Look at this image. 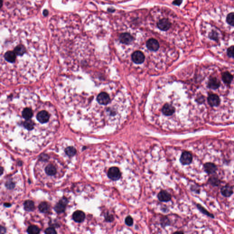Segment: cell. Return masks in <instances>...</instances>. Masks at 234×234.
<instances>
[{"label":"cell","mask_w":234,"mask_h":234,"mask_svg":"<svg viewBox=\"0 0 234 234\" xmlns=\"http://www.w3.org/2000/svg\"><path fill=\"white\" fill-rule=\"evenodd\" d=\"M0 115L1 133L11 139L43 141L51 138L59 126L55 107L25 88L1 97Z\"/></svg>","instance_id":"6da1fadb"},{"label":"cell","mask_w":234,"mask_h":234,"mask_svg":"<svg viewBox=\"0 0 234 234\" xmlns=\"http://www.w3.org/2000/svg\"><path fill=\"white\" fill-rule=\"evenodd\" d=\"M130 105L126 93L115 85L91 89L83 80L71 92L66 113L71 122L92 129L117 127L126 120Z\"/></svg>","instance_id":"7a4b0ae2"},{"label":"cell","mask_w":234,"mask_h":234,"mask_svg":"<svg viewBox=\"0 0 234 234\" xmlns=\"http://www.w3.org/2000/svg\"><path fill=\"white\" fill-rule=\"evenodd\" d=\"M0 75L5 85L24 84L36 81L49 62L45 41L27 35H11L2 39Z\"/></svg>","instance_id":"3957f363"},{"label":"cell","mask_w":234,"mask_h":234,"mask_svg":"<svg viewBox=\"0 0 234 234\" xmlns=\"http://www.w3.org/2000/svg\"><path fill=\"white\" fill-rule=\"evenodd\" d=\"M151 103V113L155 123L166 128H176L179 121L180 104L176 86H166L158 89Z\"/></svg>","instance_id":"277c9868"},{"label":"cell","mask_w":234,"mask_h":234,"mask_svg":"<svg viewBox=\"0 0 234 234\" xmlns=\"http://www.w3.org/2000/svg\"><path fill=\"white\" fill-rule=\"evenodd\" d=\"M130 59L134 64L138 66L144 64L146 60L145 55L140 50L134 51L131 55Z\"/></svg>","instance_id":"5b68a950"},{"label":"cell","mask_w":234,"mask_h":234,"mask_svg":"<svg viewBox=\"0 0 234 234\" xmlns=\"http://www.w3.org/2000/svg\"><path fill=\"white\" fill-rule=\"evenodd\" d=\"M107 176L110 179L115 182L120 179L122 175L120 169L117 167H112L108 170Z\"/></svg>","instance_id":"8992f818"},{"label":"cell","mask_w":234,"mask_h":234,"mask_svg":"<svg viewBox=\"0 0 234 234\" xmlns=\"http://www.w3.org/2000/svg\"><path fill=\"white\" fill-rule=\"evenodd\" d=\"M58 171L57 166L51 163L47 164L44 168V173L49 177H54L56 176L58 173Z\"/></svg>","instance_id":"52a82bcc"},{"label":"cell","mask_w":234,"mask_h":234,"mask_svg":"<svg viewBox=\"0 0 234 234\" xmlns=\"http://www.w3.org/2000/svg\"><path fill=\"white\" fill-rule=\"evenodd\" d=\"M146 45L148 50L151 52H156L160 48V44L158 41L154 38L149 39L146 42Z\"/></svg>","instance_id":"ba28073f"},{"label":"cell","mask_w":234,"mask_h":234,"mask_svg":"<svg viewBox=\"0 0 234 234\" xmlns=\"http://www.w3.org/2000/svg\"><path fill=\"white\" fill-rule=\"evenodd\" d=\"M180 161L183 165H188L192 163L193 156L190 152L185 151L182 154Z\"/></svg>","instance_id":"9c48e42d"},{"label":"cell","mask_w":234,"mask_h":234,"mask_svg":"<svg viewBox=\"0 0 234 234\" xmlns=\"http://www.w3.org/2000/svg\"><path fill=\"white\" fill-rule=\"evenodd\" d=\"M68 201L67 199L63 198L55 206V210L58 214H61L64 212L66 210V205L67 204Z\"/></svg>","instance_id":"30bf717a"},{"label":"cell","mask_w":234,"mask_h":234,"mask_svg":"<svg viewBox=\"0 0 234 234\" xmlns=\"http://www.w3.org/2000/svg\"><path fill=\"white\" fill-rule=\"evenodd\" d=\"M204 171L208 174H214L217 170V167L215 164L212 162H207L204 165Z\"/></svg>","instance_id":"8fae6325"},{"label":"cell","mask_w":234,"mask_h":234,"mask_svg":"<svg viewBox=\"0 0 234 234\" xmlns=\"http://www.w3.org/2000/svg\"><path fill=\"white\" fill-rule=\"evenodd\" d=\"M208 102L211 106L215 107L219 105L220 103V99L216 94H210L208 97Z\"/></svg>","instance_id":"7c38bea8"},{"label":"cell","mask_w":234,"mask_h":234,"mask_svg":"<svg viewBox=\"0 0 234 234\" xmlns=\"http://www.w3.org/2000/svg\"><path fill=\"white\" fill-rule=\"evenodd\" d=\"M221 192L223 196L226 198H229L233 194L234 191L232 187L229 185H226L222 187Z\"/></svg>","instance_id":"4fadbf2b"},{"label":"cell","mask_w":234,"mask_h":234,"mask_svg":"<svg viewBox=\"0 0 234 234\" xmlns=\"http://www.w3.org/2000/svg\"><path fill=\"white\" fill-rule=\"evenodd\" d=\"M120 41L123 44H129L133 40V37L128 33H123L120 36Z\"/></svg>","instance_id":"5bb4252c"},{"label":"cell","mask_w":234,"mask_h":234,"mask_svg":"<svg viewBox=\"0 0 234 234\" xmlns=\"http://www.w3.org/2000/svg\"><path fill=\"white\" fill-rule=\"evenodd\" d=\"M85 215L84 213L80 210L76 211L73 214V218L76 222L81 223L84 221Z\"/></svg>","instance_id":"9a60e30c"},{"label":"cell","mask_w":234,"mask_h":234,"mask_svg":"<svg viewBox=\"0 0 234 234\" xmlns=\"http://www.w3.org/2000/svg\"><path fill=\"white\" fill-rule=\"evenodd\" d=\"M171 25V24L168 20L164 18L159 21L157 24V26L162 30L166 31L169 29Z\"/></svg>","instance_id":"2e32d148"},{"label":"cell","mask_w":234,"mask_h":234,"mask_svg":"<svg viewBox=\"0 0 234 234\" xmlns=\"http://www.w3.org/2000/svg\"><path fill=\"white\" fill-rule=\"evenodd\" d=\"M221 85V82L216 78H212L209 79L208 86L209 88L213 90L218 89Z\"/></svg>","instance_id":"e0dca14e"},{"label":"cell","mask_w":234,"mask_h":234,"mask_svg":"<svg viewBox=\"0 0 234 234\" xmlns=\"http://www.w3.org/2000/svg\"><path fill=\"white\" fill-rule=\"evenodd\" d=\"M159 200L162 202H168L171 199L170 194L166 191H162L158 195Z\"/></svg>","instance_id":"ac0fdd59"},{"label":"cell","mask_w":234,"mask_h":234,"mask_svg":"<svg viewBox=\"0 0 234 234\" xmlns=\"http://www.w3.org/2000/svg\"><path fill=\"white\" fill-rule=\"evenodd\" d=\"M222 78L224 83L228 85L230 84L233 80V76L229 72H224L223 73Z\"/></svg>","instance_id":"d6986e66"},{"label":"cell","mask_w":234,"mask_h":234,"mask_svg":"<svg viewBox=\"0 0 234 234\" xmlns=\"http://www.w3.org/2000/svg\"><path fill=\"white\" fill-rule=\"evenodd\" d=\"M209 183L213 187H218L221 183V181L217 176H212L208 180Z\"/></svg>","instance_id":"ffe728a7"},{"label":"cell","mask_w":234,"mask_h":234,"mask_svg":"<svg viewBox=\"0 0 234 234\" xmlns=\"http://www.w3.org/2000/svg\"><path fill=\"white\" fill-rule=\"evenodd\" d=\"M24 207L25 210L27 211H33L35 208L34 202L31 200H27L24 204Z\"/></svg>","instance_id":"44dd1931"},{"label":"cell","mask_w":234,"mask_h":234,"mask_svg":"<svg viewBox=\"0 0 234 234\" xmlns=\"http://www.w3.org/2000/svg\"><path fill=\"white\" fill-rule=\"evenodd\" d=\"M197 207L198 209H199V210L200 211L202 214L205 215V216H207L211 218H215V216H214L213 214H211L210 212L208 211L206 209H205L201 205L199 204H198L197 205Z\"/></svg>","instance_id":"7402d4cb"},{"label":"cell","mask_w":234,"mask_h":234,"mask_svg":"<svg viewBox=\"0 0 234 234\" xmlns=\"http://www.w3.org/2000/svg\"><path fill=\"white\" fill-rule=\"evenodd\" d=\"M65 152L69 156H73L77 153V150L73 146H69L66 148Z\"/></svg>","instance_id":"603a6c76"},{"label":"cell","mask_w":234,"mask_h":234,"mask_svg":"<svg viewBox=\"0 0 234 234\" xmlns=\"http://www.w3.org/2000/svg\"><path fill=\"white\" fill-rule=\"evenodd\" d=\"M38 209L41 212L46 213L49 211V206L46 202H42L38 206Z\"/></svg>","instance_id":"cb8c5ba5"},{"label":"cell","mask_w":234,"mask_h":234,"mask_svg":"<svg viewBox=\"0 0 234 234\" xmlns=\"http://www.w3.org/2000/svg\"><path fill=\"white\" fill-rule=\"evenodd\" d=\"M40 229L39 228L35 225L30 226L27 229V233L30 234H37L40 233Z\"/></svg>","instance_id":"d4e9b609"},{"label":"cell","mask_w":234,"mask_h":234,"mask_svg":"<svg viewBox=\"0 0 234 234\" xmlns=\"http://www.w3.org/2000/svg\"><path fill=\"white\" fill-rule=\"evenodd\" d=\"M226 21L229 25L234 27V13H229L226 17Z\"/></svg>","instance_id":"484cf974"},{"label":"cell","mask_w":234,"mask_h":234,"mask_svg":"<svg viewBox=\"0 0 234 234\" xmlns=\"http://www.w3.org/2000/svg\"><path fill=\"white\" fill-rule=\"evenodd\" d=\"M210 39L214 41H217L218 39V34L216 31H213L210 32L209 35Z\"/></svg>","instance_id":"4316f807"},{"label":"cell","mask_w":234,"mask_h":234,"mask_svg":"<svg viewBox=\"0 0 234 234\" xmlns=\"http://www.w3.org/2000/svg\"><path fill=\"white\" fill-rule=\"evenodd\" d=\"M228 56L230 58H234V46L230 47L227 50Z\"/></svg>","instance_id":"83f0119b"},{"label":"cell","mask_w":234,"mask_h":234,"mask_svg":"<svg viewBox=\"0 0 234 234\" xmlns=\"http://www.w3.org/2000/svg\"><path fill=\"white\" fill-rule=\"evenodd\" d=\"M125 222V223L127 225H128V226H131L133 224V219L131 217L128 216L126 218Z\"/></svg>","instance_id":"f1b7e54d"},{"label":"cell","mask_w":234,"mask_h":234,"mask_svg":"<svg viewBox=\"0 0 234 234\" xmlns=\"http://www.w3.org/2000/svg\"><path fill=\"white\" fill-rule=\"evenodd\" d=\"M45 234H56V230H55V229L52 227H49L47 228L45 230Z\"/></svg>","instance_id":"f546056e"},{"label":"cell","mask_w":234,"mask_h":234,"mask_svg":"<svg viewBox=\"0 0 234 234\" xmlns=\"http://www.w3.org/2000/svg\"><path fill=\"white\" fill-rule=\"evenodd\" d=\"M193 189H192V191H194V192L197 193H200V187H198V186H194L193 187Z\"/></svg>","instance_id":"4dcf8cb0"},{"label":"cell","mask_w":234,"mask_h":234,"mask_svg":"<svg viewBox=\"0 0 234 234\" xmlns=\"http://www.w3.org/2000/svg\"><path fill=\"white\" fill-rule=\"evenodd\" d=\"M197 98H198L197 101H198L199 103H202L204 101V97L203 96H202V97H201V96H200V97H197Z\"/></svg>","instance_id":"1f68e13d"},{"label":"cell","mask_w":234,"mask_h":234,"mask_svg":"<svg viewBox=\"0 0 234 234\" xmlns=\"http://www.w3.org/2000/svg\"><path fill=\"white\" fill-rule=\"evenodd\" d=\"M182 0H175L173 3L174 5H177V6H179L182 3Z\"/></svg>","instance_id":"d6a6232c"},{"label":"cell","mask_w":234,"mask_h":234,"mask_svg":"<svg viewBox=\"0 0 234 234\" xmlns=\"http://www.w3.org/2000/svg\"><path fill=\"white\" fill-rule=\"evenodd\" d=\"M4 205L6 206V207H10V206H11V204H9V203H5V204H4Z\"/></svg>","instance_id":"836d02e7"},{"label":"cell","mask_w":234,"mask_h":234,"mask_svg":"<svg viewBox=\"0 0 234 234\" xmlns=\"http://www.w3.org/2000/svg\"><path fill=\"white\" fill-rule=\"evenodd\" d=\"M48 12L47 11V10H45V11H44V15H48Z\"/></svg>","instance_id":"e575fe53"}]
</instances>
